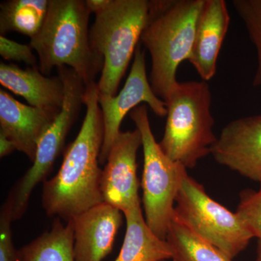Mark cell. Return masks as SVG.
I'll list each match as a JSON object with an SVG mask.
<instances>
[{
  "label": "cell",
  "mask_w": 261,
  "mask_h": 261,
  "mask_svg": "<svg viewBox=\"0 0 261 261\" xmlns=\"http://www.w3.org/2000/svg\"><path fill=\"white\" fill-rule=\"evenodd\" d=\"M96 82L86 86L85 118L76 138L68 146L56 176L43 182L42 203L48 216L65 222L104 202L99 158L104 139L102 114Z\"/></svg>",
  "instance_id": "1"
},
{
  "label": "cell",
  "mask_w": 261,
  "mask_h": 261,
  "mask_svg": "<svg viewBox=\"0 0 261 261\" xmlns=\"http://www.w3.org/2000/svg\"><path fill=\"white\" fill-rule=\"evenodd\" d=\"M205 0H152L141 41L152 60L149 83L165 102L178 84L176 73L191 54Z\"/></svg>",
  "instance_id": "2"
},
{
  "label": "cell",
  "mask_w": 261,
  "mask_h": 261,
  "mask_svg": "<svg viewBox=\"0 0 261 261\" xmlns=\"http://www.w3.org/2000/svg\"><path fill=\"white\" fill-rule=\"evenodd\" d=\"M90 13L86 0H49L42 28L29 44L37 53L43 74L47 76L55 67L67 66L76 72L85 86L95 82L104 58L91 48Z\"/></svg>",
  "instance_id": "3"
},
{
  "label": "cell",
  "mask_w": 261,
  "mask_h": 261,
  "mask_svg": "<svg viewBox=\"0 0 261 261\" xmlns=\"http://www.w3.org/2000/svg\"><path fill=\"white\" fill-rule=\"evenodd\" d=\"M211 98L210 87L204 81L178 82L165 101L167 118L159 145L170 159L187 169L210 154L217 140Z\"/></svg>",
  "instance_id": "4"
},
{
  "label": "cell",
  "mask_w": 261,
  "mask_h": 261,
  "mask_svg": "<svg viewBox=\"0 0 261 261\" xmlns=\"http://www.w3.org/2000/svg\"><path fill=\"white\" fill-rule=\"evenodd\" d=\"M148 0H109L89 29L92 50L104 58L99 93L116 96L147 23Z\"/></svg>",
  "instance_id": "5"
},
{
  "label": "cell",
  "mask_w": 261,
  "mask_h": 261,
  "mask_svg": "<svg viewBox=\"0 0 261 261\" xmlns=\"http://www.w3.org/2000/svg\"><path fill=\"white\" fill-rule=\"evenodd\" d=\"M140 130L143 148L142 187L145 221L154 234L166 240L172 220L175 200L187 168L163 152L156 142L149 123L147 106L140 105L130 113Z\"/></svg>",
  "instance_id": "6"
},
{
  "label": "cell",
  "mask_w": 261,
  "mask_h": 261,
  "mask_svg": "<svg viewBox=\"0 0 261 261\" xmlns=\"http://www.w3.org/2000/svg\"><path fill=\"white\" fill-rule=\"evenodd\" d=\"M173 217L231 259L244 251L253 238L236 213L211 198L188 173L176 195Z\"/></svg>",
  "instance_id": "7"
},
{
  "label": "cell",
  "mask_w": 261,
  "mask_h": 261,
  "mask_svg": "<svg viewBox=\"0 0 261 261\" xmlns=\"http://www.w3.org/2000/svg\"><path fill=\"white\" fill-rule=\"evenodd\" d=\"M58 75L64 84L65 94L61 111L38 143L37 153L32 167L17 181L18 192L25 197L32 196L35 187L47 179L53 165L65 147V140L80 115L86 86L72 68H58Z\"/></svg>",
  "instance_id": "8"
},
{
  "label": "cell",
  "mask_w": 261,
  "mask_h": 261,
  "mask_svg": "<svg viewBox=\"0 0 261 261\" xmlns=\"http://www.w3.org/2000/svg\"><path fill=\"white\" fill-rule=\"evenodd\" d=\"M98 102L102 111L104 139L99 162L104 164L115 140L119 135L121 122L127 113L145 102L156 116H167L166 103L157 97L147 78L145 53L140 46L136 49L135 58L126 84L118 95L99 94Z\"/></svg>",
  "instance_id": "9"
},
{
  "label": "cell",
  "mask_w": 261,
  "mask_h": 261,
  "mask_svg": "<svg viewBox=\"0 0 261 261\" xmlns=\"http://www.w3.org/2000/svg\"><path fill=\"white\" fill-rule=\"evenodd\" d=\"M142 145L140 130L120 132L101 175L100 188L104 202L123 214L140 205L137 156Z\"/></svg>",
  "instance_id": "10"
},
{
  "label": "cell",
  "mask_w": 261,
  "mask_h": 261,
  "mask_svg": "<svg viewBox=\"0 0 261 261\" xmlns=\"http://www.w3.org/2000/svg\"><path fill=\"white\" fill-rule=\"evenodd\" d=\"M219 164L261 182V115L237 118L224 127L211 149Z\"/></svg>",
  "instance_id": "11"
},
{
  "label": "cell",
  "mask_w": 261,
  "mask_h": 261,
  "mask_svg": "<svg viewBox=\"0 0 261 261\" xmlns=\"http://www.w3.org/2000/svg\"><path fill=\"white\" fill-rule=\"evenodd\" d=\"M60 111L27 106L0 89V133L32 162L35 159L39 140Z\"/></svg>",
  "instance_id": "12"
},
{
  "label": "cell",
  "mask_w": 261,
  "mask_h": 261,
  "mask_svg": "<svg viewBox=\"0 0 261 261\" xmlns=\"http://www.w3.org/2000/svg\"><path fill=\"white\" fill-rule=\"evenodd\" d=\"M75 261H102L112 251L123 213L102 202L71 220Z\"/></svg>",
  "instance_id": "13"
},
{
  "label": "cell",
  "mask_w": 261,
  "mask_h": 261,
  "mask_svg": "<svg viewBox=\"0 0 261 261\" xmlns=\"http://www.w3.org/2000/svg\"><path fill=\"white\" fill-rule=\"evenodd\" d=\"M224 0H205L201 10L195 40L188 61L204 82L214 78L221 46L230 23Z\"/></svg>",
  "instance_id": "14"
},
{
  "label": "cell",
  "mask_w": 261,
  "mask_h": 261,
  "mask_svg": "<svg viewBox=\"0 0 261 261\" xmlns=\"http://www.w3.org/2000/svg\"><path fill=\"white\" fill-rule=\"evenodd\" d=\"M0 83L33 107L61 110L64 99V84L59 75L46 76L39 67L22 69L13 63H0Z\"/></svg>",
  "instance_id": "15"
},
{
  "label": "cell",
  "mask_w": 261,
  "mask_h": 261,
  "mask_svg": "<svg viewBox=\"0 0 261 261\" xmlns=\"http://www.w3.org/2000/svg\"><path fill=\"white\" fill-rule=\"evenodd\" d=\"M123 215L126 233L115 261H161L172 258V249L166 240L156 236L147 226L141 205Z\"/></svg>",
  "instance_id": "16"
},
{
  "label": "cell",
  "mask_w": 261,
  "mask_h": 261,
  "mask_svg": "<svg viewBox=\"0 0 261 261\" xmlns=\"http://www.w3.org/2000/svg\"><path fill=\"white\" fill-rule=\"evenodd\" d=\"M72 221L56 218L50 229L19 249L20 261H75Z\"/></svg>",
  "instance_id": "17"
},
{
  "label": "cell",
  "mask_w": 261,
  "mask_h": 261,
  "mask_svg": "<svg viewBox=\"0 0 261 261\" xmlns=\"http://www.w3.org/2000/svg\"><path fill=\"white\" fill-rule=\"evenodd\" d=\"M49 0H8L0 4V34L18 32L32 38L39 32Z\"/></svg>",
  "instance_id": "18"
},
{
  "label": "cell",
  "mask_w": 261,
  "mask_h": 261,
  "mask_svg": "<svg viewBox=\"0 0 261 261\" xmlns=\"http://www.w3.org/2000/svg\"><path fill=\"white\" fill-rule=\"evenodd\" d=\"M166 240L172 249V261H232L173 217Z\"/></svg>",
  "instance_id": "19"
},
{
  "label": "cell",
  "mask_w": 261,
  "mask_h": 261,
  "mask_svg": "<svg viewBox=\"0 0 261 261\" xmlns=\"http://www.w3.org/2000/svg\"><path fill=\"white\" fill-rule=\"evenodd\" d=\"M232 5L243 20L249 37L257 51L256 71L252 81L255 87L261 86V0H233Z\"/></svg>",
  "instance_id": "20"
},
{
  "label": "cell",
  "mask_w": 261,
  "mask_h": 261,
  "mask_svg": "<svg viewBox=\"0 0 261 261\" xmlns=\"http://www.w3.org/2000/svg\"><path fill=\"white\" fill-rule=\"evenodd\" d=\"M236 214L253 238L261 242V182L257 191L247 189L240 192Z\"/></svg>",
  "instance_id": "21"
},
{
  "label": "cell",
  "mask_w": 261,
  "mask_h": 261,
  "mask_svg": "<svg viewBox=\"0 0 261 261\" xmlns=\"http://www.w3.org/2000/svg\"><path fill=\"white\" fill-rule=\"evenodd\" d=\"M13 221L10 208L4 202L0 211V261H20L19 250L13 242Z\"/></svg>",
  "instance_id": "22"
},
{
  "label": "cell",
  "mask_w": 261,
  "mask_h": 261,
  "mask_svg": "<svg viewBox=\"0 0 261 261\" xmlns=\"http://www.w3.org/2000/svg\"><path fill=\"white\" fill-rule=\"evenodd\" d=\"M0 55L5 61L22 62L29 67H37V60L30 44H20L0 36Z\"/></svg>",
  "instance_id": "23"
},
{
  "label": "cell",
  "mask_w": 261,
  "mask_h": 261,
  "mask_svg": "<svg viewBox=\"0 0 261 261\" xmlns=\"http://www.w3.org/2000/svg\"><path fill=\"white\" fill-rule=\"evenodd\" d=\"M14 150H16L14 144L4 135L0 133V157L9 155Z\"/></svg>",
  "instance_id": "24"
},
{
  "label": "cell",
  "mask_w": 261,
  "mask_h": 261,
  "mask_svg": "<svg viewBox=\"0 0 261 261\" xmlns=\"http://www.w3.org/2000/svg\"><path fill=\"white\" fill-rule=\"evenodd\" d=\"M86 2L91 13L95 14L108 4L109 0H86Z\"/></svg>",
  "instance_id": "25"
},
{
  "label": "cell",
  "mask_w": 261,
  "mask_h": 261,
  "mask_svg": "<svg viewBox=\"0 0 261 261\" xmlns=\"http://www.w3.org/2000/svg\"><path fill=\"white\" fill-rule=\"evenodd\" d=\"M255 261H261V242H257V257Z\"/></svg>",
  "instance_id": "26"
},
{
  "label": "cell",
  "mask_w": 261,
  "mask_h": 261,
  "mask_svg": "<svg viewBox=\"0 0 261 261\" xmlns=\"http://www.w3.org/2000/svg\"><path fill=\"white\" fill-rule=\"evenodd\" d=\"M161 261H167V260H161Z\"/></svg>",
  "instance_id": "27"
}]
</instances>
